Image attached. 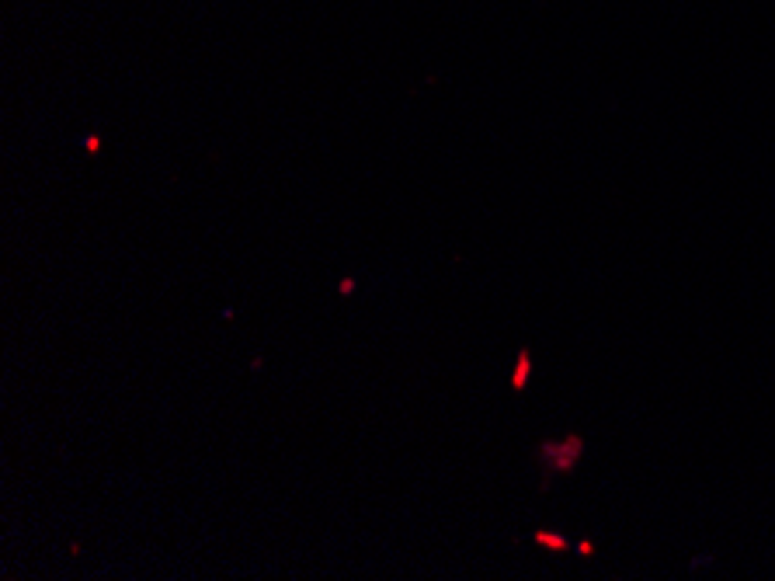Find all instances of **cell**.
Listing matches in <instances>:
<instances>
[{
    "mask_svg": "<svg viewBox=\"0 0 775 581\" xmlns=\"http://www.w3.org/2000/svg\"><path fill=\"white\" fill-rule=\"evenodd\" d=\"M539 466H542V488H549V481L567 477L577 470V463L584 456V435L571 432L567 439H553V442H539Z\"/></svg>",
    "mask_w": 775,
    "mask_h": 581,
    "instance_id": "cell-1",
    "label": "cell"
},
{
    "mask_svg": "<svg viewBox=\"0 0 775 581\" xmlns=\"http://www.w3.org/2000/svg\"><path fill=\"white\" fill-rule=\"evenodd\" d=\"M529 376H532V352L529 348H518V359H515V373H511V390L522 393L529 386Z\"/></svg>",
    "mask_w": 775,
    "mask_h": 581,
    "instance_id": "cell-2",
    "label": "cell"
},
{
    "mask_svg": "<svg viewBox=\"0 0 775 581\" xmlns=\"http://www.w3.org/2000/svg\"><path fill=\"white\" fill-rule=\"evenodd\" d=\"M532 540L539 543V546H546V550H553V553H567V550H573L567 536H560V533H549V529H539V533H532Z\"/></svg>",
    "mask_w": 775,
    "mask_h": 581,
    "instance_id": "cell-3",
    "label": "cell"
},
{
    "mask_svg": "<svg viewBox=\"0 0 775 581\" xmlns=\"http://www.w3.org/2000/svg\"><path fill=\"white\" fill-rule=\"evenodd\" d=\"M577 553H581V557H595V543L581 540V543H577Z\"/></svg>",
    "mask_w": 775,
    "mask_h": 581,
    "instance_id": "cell-4",
    "label": "cell"
},
{
    "mask_svg": "<svg viewBox=\"0 0 775 581\" xmlns=\"http://www.w3.org/2000/svg\"><path fill=\"white\" fill-rule=\"evenodd\" d=\"M337 292H341V296H351V292H355V279H341Z\"/></svg>",
    "mask_w": 775,
    "mask_h": 581,
    "instance_id": "cell-5",
    "label": "cell"
},
{
    "mask_svg": "<svg viewBox=\"0 0 775 581\" xmlns=\"http://www.w3.org/2000/svg\"><path fill=\"white\" fill-rule=\"evenodd\" d=\"M87 150L98 154V150H101V139H98V136H87Z\"/></svg>",
    "mask_w": 775,
    "mask_h": 581,
    "instance_id": "cell-6",
    "label": "cell"
}]
</instances>
